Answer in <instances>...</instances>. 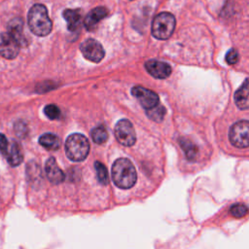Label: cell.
<instances>
[{
  "mask_svg": "<svg viewBox=\"0 0 249 249\" xmlns=\"http://www.w3.org/2000/svg\"><path fill=\"white\" fill-rule=\"evenodd\" d=\"M112 179L121 189H129L136 183L137 173L132 162L125 158L115 160L112 165Z\"/></svg>",
  "mask_w": 249,
  "mask_h": 249,
  "instance_id": "6da1fadb",
  "label": "cell"
},
{
  "mask_svg": "<svg viewBox=\"0 0 249 249\" xmlns=\"http://www.w3.org/2000/svg\"><path fill=\"white\" fill-rule=\"evenodd\" d=\"M28 26L37 36H47L53 27L52 20L48 15L47 8L42 4H35L31 7L27 16Z\"/></svg>",
  "mask_w": 249,
  "mask_h": 249,
  "instance_id": "7a4b0ae2",
  "label": "cell"
},
{
  "mask_svg": "<svg viewBox=\"0 0 249 249\" xmlns=\"http://www.w3.org/2000/svg\"><path fill=\"white\" fill-rule=\"evenodd\" d=\"M65 152L68 159L73 161L84 160L89 152V142L81 133H73L66 139Z\"/></svg>",
  "mask_w": 249,
  "mask_h": 249,
  "instance_id": "3957f363",
  "label": "cell"
},
{
  "mask_svg": "<svg viewBox=\"0 0 249 249\" xmlns=\"http://www.w3.org/2000/svg\"><path fill=\"white\" fill-rule=\"evenodd\" d=\"M176 20L170 13H160L157 15L152 23V34L159 40L168 39L175 28Z\"/></svg>",
  "mask_w": 249,
  "mask_h": 249,
  "instance_id": "277c9868",
  "label": "cell"
},
{
  "mask_svg": "<svg viewBox=\"0 0 249 249\" xmlns=\"http://www.w3.org/2000/svg\"><path fill=\"white\" fill-rule=\"evenodd\" d=\"M249 124L243 120L231 125L229 133L231 143L237 148H247L249 145Z\"/></svg>",
  "mask_w": 249,
  "mask_h": 249,
  "instance_id": "5b68a950",
  "label": "cell"
},
{
  "mask_svg": "<svg viewBox=\"0 0 249 249\" xmlns=\"http://www.w3.org/2000/svg\"><path fill=\"white\" fill-rule=\"evenodd\" d=\"M115 136L118 142L125 147L132 146L136 141V134L132 124L128 120H121L115 126Z\"/></svg>",
  "mask_w": 249,
  "mask_h": 249,
  "instance_id": "8992f818",
  "label": "cell"
},
{
  "mask_svg": "<svg viewBox=\"0 0 249 249\" xmlns=\"http://www.w3.org/2000/svg\"><path fill=\"white\" fill-rule=\"evenodd\" d=\"M81 52L83 55L92 61V62H99L104 57V50L100 43H98L94 39H87L81 44Z\"/></svg>",
  "mask_w": 249,
  "mask_h": 249,
  "instance_id": "52a82bcc",
  "label": "cell"
},
{
  "mask_svg": "<svg viewBox=\"0 0 249 249\" xmlns=\"http://www.w3.org/2000/svg\"><path fill=\"white\" fill-rule=\"evenodd\" d=\"M132 95L139 101L146 110L151 109L160 103L159 96L156 92L141 86H135L131 89Z\"/></svg>",
  "mask_w": 249,
  "mask_h": 249,
  "instance_id": "ba28073f",
  "label": "cell"
},
{
  "mask_svg": "<svg viewBox=\"0 0 249 249\" xmlns=\"http://www.w3.org/2000/svg\"><path fill=\"white\" fill-rule=\"evenodd\" d=\"M19 52V46L16 40L8 33H0V55L5 58L13 59Z\"/></svg>",
  "mask_w": 249,
  "mask_h": 249,
  "instance_id": "9c48e42d",
  "label": "cell"
},
{
  "mask_svg": "<svg viewBox=\"0 0 249 249\" xmlns=\"http://www.w3.org/2000/svg\"><path fill=\"white\" fill-rule=\"evenodd\" d=\"M145 68L156 79H165L171 74L170 65L157 59H150L146 61Z\"/></svg>",
  "mask_w": 249,
  "mask_h": 249,
  "instance_id": "30bf717a",
  "label": "cell"
},
{
  "mask_svg": "<svg viewBox=\"0 0 249 249\" xmlns=\"http://www.w3.org/2000/svg\"><path fill=\"white\" fill-rule=\"evenodd\" d=\"M8 33L16 40L19 47L27 45V39L23 32V21L19 18H15L8 23Z\"/></svg>",
  "mask_w": 249,
  "mask_h": 249,
  "instance_id": "8fae6325",
  "label": "cell"
},
{
  "mask_svg": "<svg viewBox=\"0 0 249 249\" xmlns=\"http://www.w3.org/2000/svg\"><path fill=\"white\" fill-rule=\"evenodd\" d=\"M45 171L49 181L53 184H59L65 179L64 172L60 169L55 159L53 157L47 160L45 164Z\"/></svg>",
  "mask_w": 249,
  "mask_h": 249,
  "instance_id": "7c38bea8",
  "label": "cell"
},
{
  "mask_svg": "<svg viewBox=\"0 0 249 249\" xmlns=\"http://www.w3.org/2000/svg\"><path fill=\"white\" fill-rule=\"evenodd\" d=\"M4 156L6 157L9 164L12 166H18L23 160V153H22L21 147L15 140H13L11 142L9 141L8 149Z\"/></svg>",
  "mask_w": 249,
  "mask_h": 249,
  "instance_id": "4fadbf2b",
  "label": "cell"
},
{
  "mask_svg": "<svg viewBox=\"0 0 249 249\" xmlns=\"http://www.w3.org/2000/svg\"><path fill=\"white\" fill-rule=\"evenodd\" d=\"M108 15V10L104 7H97L91 10L85 18V26L88 30H92L94 26Z\"/></svg>",
  "mask_w": 249,
  "mask_h": 249,
  "instance_id": "5bb4252c",
  "label": "cell"
},
{
  "mask_svg": "<svg viewBox=\"0 0 249 249\" xmlns=\"http://www.w3.org/2000/svg\"><path fill=\"white\" fill-rule=\"evenodd\" d=\"M64 19L67 22V27L70 31H75L80 24L82 15L78 9H66L62 14Z\"/></svg>",
  "mask_w": 249,
  "mask_h": 249,
  "instance_id": "9a60e30c",
  "label": "cell"
},
{
  "mask_svg": "<svg viewBox=\"0 0 249 249\" xmlns=\"http://www.w3.org/2000/svg\"><path fill=\"white\" fill-rule=\"evenodd\" d=\"M248 79H245L242 86L234 93V102L241 110L248 109Z\"/></svg>",
  "mask_w": 249,
  "mask_h": 249,
  "instance_id": "2e32d148",
  "label": "cell"
},
{
  "mask_svg": "<svg viewBox=\"0 0 249 249\" xmlns=\"http://www.w3.org/2000/svg\"><path fill=\"white\" fill-rule=\"evenodd\" d=\"M39 143L41 146H43L45 149L50 151H55L59 149L61 142L60 139L53 133H45L39 138Z\"/></svg>",
  "mask_w": 249,
  "mask_h": 249,
  "instance_id": "e0dca14e",
  "label": "cell"
},
{
  "mask_svg": "<svg viewBox=\"0 0 249 249\" xmlns=\"http://www.w3.org/2000/svg\"><path fill=\"white\" fill-rule=\"evenodd\" d=\"M179 142H180V145H181L182 149L185 151L187 159L190 160H195L196 157V154H197V149H196V145L193 144L188 139H184V138H181L179 140Z\"/></svg>",
  "mask_w": 249,
  "mask_h": 249,
  "instance_id": "ac0fdd59",
  "label": "cell"
},
{
  "mask_svg": "<svg viewBox=\"0 0 249 249\" xmlns=\"http://www.w3.org/2000/svg\"><path fill=\"white\" fill-rule=\"evenodd\" d=\"M91 139L96 144H103L108 139V133L104 126H97L93 128L90 132Z\"/></svg>",
  "mask_w": 249,
  "mask_h": 249,
  "instance_id": "d6986e66",
  "label": "cell"
},
{
  "mask_svg": "<svg viewBox=\"0 0 249 249\" xmlns=\"http://www.w3.org/2000/svg\"><path fill=\"white\" fill-rule=\"evenodd\" d=\"M165 115V108L160 103L155 107L147 110V116L154 122H161Z\"/></svg>",
  "mask_w": 249,
  "mask_h": 249,
  "instance_id": "ffe728a7",
  "label": "cell"
},
{
  "mask_svg": "<svg viewBox=\"0 0 249 249\" xmlns=\"http://www.w3.org/2000/svg\"><path fill=\"white\" fill-rule=\"evenodd\" d=\"M94 167L96 170L99 183L102 185H107L109 183V175H108V170L106 166L100 161H95Z\"/></svg>",
  "mask_w": 249,
  "mask_h": 249,
  "instance_id": "44dd1931",
  "label": "cell"
},
{
  "mask_svg": "<svg viewBox=\"0 0 249 249\" xmlns=\"http://www.w3.org/2000/svg\"><path fill=\"white\" fill-rule=\"evenodd\" d=\"M45 115L50 120H56L60 117V110L55 104H49L44 108Z\"/></svg>",
  "mask_w": 249,
  "mask_h": 249,
  "instance_id": "7402d4cb",
  "label": "cell"
},
{
  "mask_svg": "<svg viewBox=\"0 0 249 249\" xmlns=\"http://www.w3.org/2000/svg\"><path fill=\"white\" fill-rule=\"evenodd\" d=\"M230 212L235 218H242L247 214V207L244 204L237 203L231 207Z\"/></svg>",
  "mask_w": 249,
  "mask_h": 249,
  "instance_id": "603a6c76",
  "label": "cell"
},
{
  "mask_svg": "<svg viewBox=\"0 0 249 249\" xmlns=\"http://www.w3.org/2000/svg\"><path fill=\"white\" fill-rule=\"evenodd\" d=\"M238 60V53L235 50L233 49H231L228 53L226 54V61L228 62V64L230 65H232V64H235Z\"/></svg>",
  "mask_w": 249,
  "mask_h": 249,
  "instance_id": "cb8c5ba5",
  "label": "cell"
},
{
  "mask_svg": "<svg viewBox=\"0 0 249 249\" xmlns=\"http://www.w3.org/2000/svg\"><path fill=\"white\" fill-rule=\"evenodd\" d=\"M8 145H9V140L7 139V137L0 133V152L2 153V155H5L8 149Z\"/></svg>",
  "mask_w": 249,
  "mask_h": 249,
  "instance_id": "d4e9b609",
  "label": "cell"
}]
</instances>
